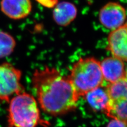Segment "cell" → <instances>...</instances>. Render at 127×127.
Masks as SVG:
<instances>
[{
	"mask_svg": "<svg viewBox=\"0 0 127 127\" xmlns=\"http://www.w3.org/2000/svg\"><path fill=\"white\" fill-rule=\"evenodd\" d=\"M32 83L39 104L45 112L60 116L76 109L79 97L68 77L46 67L33 73Z\"/></svg>",
	"mask_w": 127,
	"mask_h": 127,
	"instance_id": "1",
	"label": "cell"
},
{
	"mask_svg": "<svg viewBox=\"0 0 127 127\" xmlns=\"http://www.w3.org/2000/svg\"><path fill=\"white\" fill-rule=\"evenodd\" d=\"M67 77L79 97L103 86L104 81L100 62L92 57L81 58L74 63Z\"/></svg>",
	"mask_w": 127,
	"mask_h": 127,
	"instance_id": "2",
	"label": "cell"
},
{
	"mask_svg": "<svg viewBox=\"0 0 127 127\" xmlns=\"http://www.w3.org/2000/svg\"><path fill=\"white\" fill-rule=\"evenodd\" d=\"M7 127H35L40 121L37 102L32 95L22 92L9 102Z\"/></svg>",
	"mask_w": 127,
	"mask_h": 127,
	"instance_id": "3",
	"label": "cell"
},
{
	"mask_svg": "<svg viewBox=\"0 0 127 127\" xmlns=\"http://www.w3.org/2000/svg\"><path fill=\"white\" fill-rule=\"evenodd\" d=\"M21 77V71L11 64H0V103L9 102L15 95L23 92Z\"/></svg>",
	"mask_w": 127,
	"mask_h": 127,
	"instance_id": "4",
	"label": "cell"
},
{
	"mask_svg": "<svg viewBox=\"0 0 127 127\" xmlns=\"http://www.w3.org/2000/svg\"><path fill=\"white\" fill-rule=\"evenodd\" d=\"M98 19L103 27L113 30L126 23V11L120 3L110 2L101 9Z\"/></svg>",
	"mask_w": 127,
	"mask_h": 127,
	"instance_id": "5",
	"label": "cell"
},
{
	"mask_svg": "<svg viewBox=\"0 0 127 127\" xmlns=\"http://www.w3.org/2000/svg\"><path fill=\"white\" fill-rule=\"evenodd\" d=\"M127 26L125 23L121 27L112 30L108 37L106 50L109 51L112 56L123 62L127 59Z\"/></svg>",
	"mask_w": 127,
	"mask_h": 127,
	"instance_id": "6",
	"label": "cell"
},
{
	"mask_svg": "<svg viewBox=\"0 0 127 127\" xmlns=\"http://www.w3.org/2000/svg\"><path fill=\"white\" fill-rule=\"evenodd\" d=\"M0 9L7 17L21 20L27 17L32 11L31 0H1Z\"/></svg>",
	"mask_w": 127,
	"mask_h": 127,
	"instance_id": "7",
	"label": "cell"
},
{
	"mask_svg": "<svg viewBox=\"0 0 127 127\" xmlns=\"http://www.w3.org/2000/svg\"><path fill=\"white\" fill-rule=\"evenodd\" d=\"M104 81L112 83L127 77L124 62L113 56L104 58L100 62Z\"/></svg>",
	"mask_w": 127,
	"mask_h": 127,
	"instance_id": "8",
	"label": "cell"
},
{
	"mask_svg": "<svg viewBox=\"0 0 127 127\" xmlns=\"http://www.w3.org/2000/svg\"><path fill=\"white\" fill-rule=\"evenodd\" d=\"M77 9L73 3L64 1L58 3L53 12V17L56 23L59 26L66 27L77 17Z\"/></svg>",
	"mask_w": 127,
	"mask_h": 127,
	"instance_id": "9",
	"label": "cell"
},
{
	"mask_svg": "<svg viewBox=\"0 0 127 127\" xmlns=\"http://www.w3.org/2000/svg\"><path fill=\"white\" fill-rule=\"evenodd\" d=\"M84 97L93 110L100 111L105 114L110 100L105 87H97L87 93Z\"/></svg>",
	"mask_w": 127,
	"mask_h": 127,
	"instance_id": "10",
	"label": "cell"
},
{
	"mask_svg": "<svg viewBox=\"0 0 127 127\" xmlns=\"http://www.w3.org/2000/svg\"><path fill=\"white\" fill-rule=\"evenodd\" d=\"M127 77L112 83H108L105 87L110 101L114 102L127 99Z\"/></svg>",
	"mask_w": 127,
	"mask_h": 127,
	"instance_id": "11",
	"label": "cell"
},
{
	"mask_svg": "<svg viewBox=\"0 0 127 127\" xmlns=\"http://www.w3.org/2000/svg\"><path fill=\"white\" fill-rule=\"evenodd\" d=\"M127 99L110 101L105 114L112 119L127 122Z\"/></svg>",
	"mask_w": 127,
	"mask_h": 127,
	"instance_id": "12",
	"label": "cell"
},
{
	"mask_svg": "<svg viewBox=\"0 0 127 127\" xmlns=\"http://www.w3.org/2000/svg\"><path fill=\"white\" fill-rule=\"evenodd\" d=\"M15 46L16 41L12 35L5 31H0V58L10 56Z\"/></svg>",
	"mask_w": 127,
	"mask_h": 127,
	"instance_id": "13",
	"label": "cell"
},
{
	"mask_svg": "<svg viewBox=\"0 0 127 127\" xmlns=\"http://www.w3.org/2000/svg\"><path fill=\"white\" fill-rule=\"evenodd\" d=\"M106 127H127V122L117 119H112Z\"/></svg>",
	"mask_w": 127,
	"mask_h": 127,
	"instance_id": "14",
	"label": "cell"
}]
</instances>
